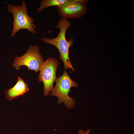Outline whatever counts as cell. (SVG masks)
Returning <instances> with one entry per match:
<instances>
[{
  "instance_id": "1",
  "label": "cell",
  "mask_w": 134,
  "mask_h": 134,
  "mask_svg": "<svg viewBox=\"0 0 134 134\" xmlns=\"http://www.w3.org/2000/svg\"><path fill=\"white\" fill-rule=\"evenodd\" d=\"M71 25V22L69 20L65 18H61L56 26V28L60 30L58 36L53 38L42 37L41 39L46 44L55 46L59 52V59L62 60L64 63L65 70L70 69L73 71L75 70L70 61L69 49L73 46L74 40L73 38H70L67 40L66 37V32Z\"/></svg>"
},
{
  "instance_id": "2",
  "label": "cell",
  "mask_w": 134,
  "mask_h": 134,
  "mask_svg": "<svg viewBox=\"0 0 134 134\" xmlns=\"http://www.w3.org/2000/svg\"><path fill=\"white\" fill-rule=\"evenodd\" d=\"M7 9L13 17V27L11 36L14 37L20 30L25 29L32 34L37 33L35 29L36 26L34 24V19L29 16L27 12L26 3L22 0L21 5L8 4Z\"/></svg>"
},
{
  "instance_id": "3",
  "label": "cell",
  "mask_w": 134,
  "mask_h": 134,
  "mask_svg": "<svg viewBox=\"0 0 134 134\" xmlns=\"http://www.w3.org/2000/svg\"><path fill=\"white\" fill-rule=\"evenodd\" d=\"M56 81V85L50 94L58 98L57 102L59 105L63 102L68 108L72 109L75 106V101L68 95L71 92L70 88L72 87H78L77 83L71 78L66 70L62 75L57 78Z\"/></svg>"
},
{
  "instance_id": "4",
  "label": "cell",
  "mask_w": 134,
  "mask_h": 134,
  "mask_svg": "<svg viewBox=\"0 0 134 134\" xmlns=\"http://www.w3.org/2000/svg\"><path fill=\"white\" fill-rule=\"evenodd\" d=\"M60 63L56 58L49 57L41 64L39 70L38 81L44 85L43 94L47 96L52 89L53 84L57 78L56 71Z\"/></svg>"
},
{
  "instance_id": "5",
  "label": "cell",
  "mask_w": 134,
  "mask_h": 134,
  "mask_svg": "<svg viewBox=\"0 0 134 134\" xmlns=\"http://www.w3.org/2000/svg\"><path fill=\"white\" fill-rule=\"evenodd\" d=\"M40 51L39 45H31L23 55L15 58L12 63L13 68L19 70L21 66H25L28 67V70H34L36 73L43 62Z\"/></svg>"
},
{
  "instance_id": "6",
  "label": "cell",
  "mask_w": 134,
  "mask_h": 134,
  "mask_svg": "<svg viewBox=\"0 0 134 134\" xmlns=\"http://www.w3.org/2000/svg\"><path fill=\"white\" fill-rule=\"evenodd\" d=\"M60 16L62 18H80L86 13L87 6L86 4L79 2L76 0H68L67 2L57 6Z\"/></svg>"
},
{
  "instance_id": "7",
  "label": "cell",
  "mask_w": 134,
  "mask_h": 134,
  "mask_svg": "<svg viewBox=\"0 0 134 134\" xmlns=\"http://www.w3.org/2000/svg\"><path fill=\"white\" fill-rule=\"evenodd\" d=\"M29 90L27 83L18 76L15 85L12 88L6 90L5 93L6 99L10 101L19 96L23 95Z\"/></svg>"
},
{
  "instance_id": "8",
  "label": "cell",
  "mask_w": 134,
  "mask_h": 134,
  "mask_svg": "<svg viewBox=\"0 0 134 134\" xmlns=\"http://www.w3.org/2000/svg\"><path fill=\"white\" fill-rule=\"evenodd\" d=\"M68 0H42L37 9L38 12L42 11L46 8L52 6H59Z\"/></svg>"
},
{
  "instance_id": "9",
  "label": "cell",
  "mask_w": 134,
  "mask_h": 134,
  "mask_svg": "<svg viewBox=\"0 0 134 134\" xmlns=\"http://www.w3.org/2000/svg\"><path fill=\"white\" fill-rule=\"evenodd\" d=\"M91 130L90 129H87L85 132L83 131L82 130H81L79 131L78 133L79 134H88Z\"/></svg>"
},
{
  "instance_id": "10",
  "label": "cell",
  "mask_w": 134,
  "mask_h": 134,
  "mask_svg": "<svg viewBox=\"0 0 134 134\" xmlns=\"http://www.w3.org/2000/svg\"><path fill=\"white\" fill-rule=\"evenodd\" d=\"M78 2L83 4H86L89 1L88 0H76Z\"/></svg>"
}]
</instances>
